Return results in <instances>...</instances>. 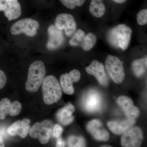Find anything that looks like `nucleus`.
Masks as SVG:
<instances>
[{"instance_id":"nucleus-2","label":"nucleus","mask_w":147,"mask_h":147,"mask_svg":"<svg viewBox=\"0 0 147 147\" xmlns=\"http://www.w3.org/2000/svg\"><path fill=\"white\" fill-rule=\"evenodd\" d=\"M132 30L125 24H120L110 30L108 34L109 42L113 47L125 50L131 40Z\"/></svg>"},{"instance_id":"nucleus-28","label":"nucleus","mask_w":147,"mask_h":147,"mask_svg":"<svg viewBox=\"0 0 147 147\" xmlns=\"http://www.w3.org/2000/svg\"><path fill=\"white\" fill-rule=\"evenodd\" d=\"M65 146V142H64L61 137L57 138V144L56 147H61Z\"/></svg>"},{"instance_id":"nucleus-30","label":"nucleus","mask_w":147,"mask_h":147,"mask_svg":"<svg viewBox=\"0 0 147 147\" xmlns=\"http://www.w3.org/2000/svg\"><path fill=\"white\" fill-rule=\"evenodd\" d=\"M113 1L117 3L122 4L125 2L127 0H113Z\"/></svg>"},{"instance_id":"nucleus-10","label":"nucleus","mask_w":147,"mask_h":147,"mask_svg":"<svg viewBox=\"0 0 147 147\" xmlns=\"http://www.w3.org/2000/svg\"><path fill=\"white\" fill-rule=\"evenodd\" d=\"M0 11H3L8 21L15 20L21 16V4L18 0H0Z\"/></svg>"},{"instance_id":"nucleus-26","label":"nucleus","mask_w":147,"mask_h":147,"mask_svg":"<svg viewBox=\"0 0 147 147\" xmlns=\"http://www.w3.org/2000/svg\"><path fill=\"white\" fill-rule=\"evenodd\" d=\"M63 131V129L59 124H56L53 126L52 135L55 138L61 137Z\"/></svg>"},{"instance_id":"nucleus-29","label":"nucleus","mask_w":147,"mask_h":147,"mask_svg":"<svg viewBox=\"0 0 147 147\" xmlns=\"http://www.w3.org/2000/svg\"><path fill=\"white\" fill-rule=\"evenodd\" d=\"M5 147L3 137L0 135V147Z\"/></svg>"},{"instance_id":"nucleus-1","label":"nucleus","mask_w":147,"mask_h":147,"mask_svg":"<svg viewBox=\"0 0 147 147\" xmlns=\"http://www.w3.org/2000/svg\"><path fill=\"white\" fill-rule=\"evenodd\" d=\"M45 74V65L42 61H35L32 63L28 71L25 85L26 90L30 92L37 91L44 80Z\"/></svg>"},{"instance_id":"nucleus-9","label":"nucleus","mask_w":147,"mask_h":147,"mask_svg":"<svg viewBox=\"0 0 147 147\" xmlns=\"http://www.w3.org/2000/svg\"><path fill=\"white\" fill-rule=\"evenodd\" d=\"M55 26L59 30H64L68 37H71L76 30V24L74 17L69 13H62L58 15L55 20Z\"/></svg>"},{"instance_id":"nucleus-16","label":"nucleus","mask_w":147,"mask_h":147,"mask_svg":"<svg viewBox=\"0 0 147 147\" xmlns=\"http://www.w3.org/2000/svg\"><path fill=\"white\" fill-rule=\"evenodd\" d=\"M30 121L29 119H24L15 121L8 127L7 133L11 136H19L25 138L28 135L30 129Z\"/></svg>"},{"instance_id":"nucleus-5","label":"nucleus","mask_w":147,"mask_h":147,"mask_svg":"<svg viewBox=\"0 0 147 147\" xmlns=\"http://www.w3.org/2000/svg\"><path fill=\"white\" fill-rule=\"evenodd\" d=\"M39 28V23L36 20L26 18L14 23L11 27L10 32L13 35L24 33L28 36L34 37L36 35Z\"/></svg>"},{"instance_id":"nucleus-3","label":"nucleus","mask_w":147,"mask_h":147,"mask_svg":"<svg viewBox=\"0 0 147 147\" xmlns=\"http://www.w3.org/2000/svg\"><path fill=\"white\" fill-rule=\"evenodd\" d=\"M42 90L43 101L47 105L57 102L62 95L59 83L52 75L45 77L42 84Z\"/></svg>"},{"instance_id":"nucleus-19","label":"nucleus","mask_w":147,"mask_h":147,"mask_svg":"<svg viewBox=\"0 0 147 147\" xmlns=\"http://www.w3.org/2000/svg\"><path fill=\"white\" fill-rule=\"evenodd\" d=\"M75 110L74 105L70 103L61 108L57 113V118L58 121L64 125L71 123L74 120L72 115Z\"/></svg>"},{"instance_id":"nucleus-13","label":"nucleus","mask_w":147,"mask_h":147,"mask_svg":"<svg viewBox=\"0 0 147 147\" xmlns=\"http://www.w3.org/2000/svg\"><path fill=\"white\" fill-rule=\"evenodd\" d=\"M48 40L46 47L50 51L59 49L62 46L64 40L62 30H59L54 25H51L47 29Z\"/></svg>"},{"instance_id":"nucleus-11","label":"nucleus","mask_w":147,"mask_h":147,"mask_svg":"<svg viewBox=\"0 0 147 147\" xmlns=\"http://www.w3.org/2000/svg\"><path fill=\"white\" fill-rule=\"evenodd\" d=\"M143 139L142 130L139 127H135L125 132L122 137L121 143L123 147H140Z\"/></svg>"},{"instance_id":"nucleus-27","label":"nucleus","mask_w":147,"mask_h":147,"mask_svg":"<svg viewBox=\"0 0 147 147\" xmlns=\"http://www.w3.org/2000/svg\"><path fill=\"white\" fill-rule=\"evenodd\" d=\"M7 81L6 75L3 71L0 69V90L5 86Z\"/></svg>"},{"instance_id":"nucleus-17","label":"nucleus","mask_w":147,"mask_h":147,"mask_svg":"<svg viewBox=\"0 0 147 147\" xmlns=\"http://www.w3.org/2000/svg\"><path fill=\"white\" fill-rule=\"evenodd\" d=\"M117 102L128 118L135 119L139 115V109L134 106L133 101L129 97L121 96L118 98Z\"/></svg>"},{"instance_id":"nucleus-22","label":"nucleus","mask_w":147,"mask_h":147,"mask_svg":"<svg viewBox=\"0 0 147 147\" xmlns=\"http://www.w3.org/2000/svg\"><path fill=\"white\" fill-rule=\"evenodd\" d=\"M11 113L12 103L8 98H3L0 101V119H4L7 115L11 116Z\"/></svg>"},{"instance_id":"nucleus-15","label":"nucleus","mask_w":147,"mask_h":147,"mask_svg":"<svg viewBox=\"0 0 147 147\" xmlns=\"http://www.w3.org/2000/svg\"><path fill=\"white\" fill-rule=\"evenodd\" d=\"M87 130L96 140L106 142L110 137L109 133L102 126V123L97 119L92 120L87 125Z\"/></svg>"},{"instance_id":"nucleus-8","label":"nucleus","mask_w":147,"mask_h":147,"mask_svg":"<svg viewBox=\"0 0 147 147\" xmlns=\"http://www.w3.org/2000/svg\"><path fill=\"white\" fill-rule=\"evenodd\" d=\"M103 105L102 98L100 94L95 90H91L84 96L82 105L87 112L94 113L101 110Z\"/></svg>"},{"instance_id":"nucleus-12","label":"nucleus","mask_w":147,"mask_h":147,"mask_svg":"<svg viewBox=\"0 0 147 147\" xmlns=\"http://www.w3.org/2000/svg\"><path fill=\"white\" fill-rule=\"evenodd\" d=\"M81 76L80 71L76 69H73L69 73L61 75L60 78L61 87L65 93L73 94L74 92L73 83L79 82Z\"/></svg>"},{"instance_id":"nucleus-20","label":"nucleus","mask_w":147,"mask_h":147,"mask_svg":"<svg viewBox=\"0 0 147 147\" xmlns=\"http://www.w3.org/2000/svg\"><path fill=\"white\" fill-rule=\"evenodd\" d=\"M105 7L103 0H92L90 4L89 10L93 16L100 18L105 12Z\"/></svg>"},{"instance_id":"nucleus-23","label":"nucleus","mask_w":147,"mask_h":147,"mask_svg":"<svg viewBox=\"0 0 147 147\" xmlns=\"http://www.w3.org/2000/svg\"><path fill=\"white\" fill-rule=\"evenodd\" d=\"M68 147H81L86 146L85 140L83 137L70 136L67 140Z\"/></svg>"},{"instance_id":"nucleus-7","label":"nucleus","mask_w":147,"mask_h":147,"mask_svg":"<svg viewBox=\"0 0 147 147\" xmlns=\"http://www.w3.org/2000/svg\"><path fill=\"white\" fill-rule=\"evenodd\" d=\"M96 37L94 34L89 33L86 35L82 30H78L74 34L69 41L72 46H80L86 51H90L94 47L96 42Z\"/></svg>"},{"instance_id":"nucleus-24","label":"nucleus","mask_w":147,"mask_h":147,"mask_svg":"<svg viewBox=\"0 0 147 147\" xmlns=\"http://www.w3.org/2000/svg\"><path fill=\"white\" fill-rule=\"evenodd\" d=\"M63 5L67 8L73 9L76 7H81L84 4L86 0H59Z\"/></svg>"},{"instance_id":"nucleus-14","label":"nucleus","mask_w":147,"mask_h":147,"mask_svg":"<svg viewBox=\"0 0 147 147\" xmlns=\"http://www.w3.org/2000/svg\"><path fill=\"white\" fill-rule=\"evenodd\" d=\"M87 73L93 75L101 86L106 87L108 84V79L105 73L104 66L98 61L94 60L86 69Z\"/></svg>"},{"instance_id":"nucleus-25","label":"nucleus","mask_w":147,"mask_h":147,"mask_svg":"<svg viewBox=\"0 0 147 147\" xmlns=\"http://www.w3.org/2000/svg\"><path fill=\"white\" fill-rule=\"evenodd\" d=\"M137 22L140 26H144L147 23V9H144L137 13Z\"/></svg>"},{"instance_id":"nucleus-21","label":"nucleus","mask_w":147,"mask_h":147,"mask_svg":"<svg viewBox=\"0 0 147 147\" xmlns=\"http://www.w3.org/2000/svg\"><path fill=\"white\" fill-rule=\"evenodd\" d=\"M147 58L136 60L132 64L133 72L137 77H140L146 72L147 69Z\"/></svg>"},{"instance_id":"nucleus-6","label":"nucleus","mask_w":147,"mask_h":147,"mask_svg":"<svg viewBox=\"0 0 147 147\" xmlns=\"http://www.w3.org/2000/svg\"><path fill=\"white\" fill-rule=\"evenodd\" d=\"M105 66L107 72L111 79L116 84H121L125 77L123 64L117 57L108 55L105 61Z\"/></svg>"},{"instance_id":"nucleus-4","label":"nucleus","mask_w":147,"mask_h":147,"mask_svg":"<svg viewBox=\"0 0 147 147\" xmlns=\"http://www.w3.org/2000/svg\"><path fill=\"white\" fill-rule=\"evenodd\" d=\"M53 126V121L50 120L38 122L30 127L29 134L31 138L38 139L40 143L45 144L49 142L52 137Z\"/></svg>"},{"instance_id":"nucleus-18","label":"nucleus","mask_w":147,"mask_h":147,"mask_svg":"<svg viewBox=\"0 0 147 147\" xmlns=\"http://www.w3.org/2000/svg\"><path fill=\"white\" fill-rule=\"evenodd\" d=\"M135 123L134 119L128 118L123 121H111L108 122L107 125L113 133L119 135L126 132Z\"/></svg>"}]
</instances>
